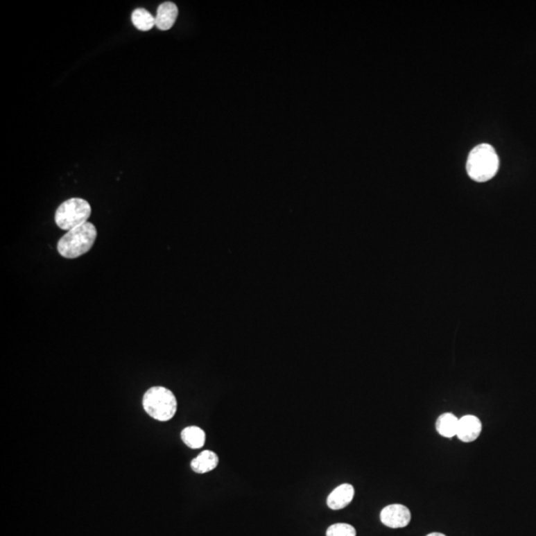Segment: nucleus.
Returning <instances> with one entry per match:
<instances>
[{
	"mask_svg": "<svg viewBox=\"0 0 536 536\" xmlns=\"http://www.w3.org/2000/svg\"><path fill=\"white\" fill-rule=\"evenodd\" d=\"M98 232L92 223L75 227L67 232L65 236L60 239L58 252L65 259H73L86 254L94 247Z\"/></svg>",
	"mask_w": 536,
	"mask_h": 536,
	"instance_id": "obj_1",
	"label": "nucleus"
},
{
	"mask_svg": "<svg viewBox=\"0 0 536 536\" xmlns=\"http://www.w3.org/2000/svg\"><path fill=\"white\" fill-rule=\"evenodd\" d=\"M500 166L498 154L490 144H480L469 154L467 172L474 181L487 182L494 178Z\"/></svg>",
	"mask_w": 536,
	"mask_h": 536,
	"instance_id": "obj_2",
	"label": "nucleus"
},
{
	"mask_svg": "<svg viewBox=\"0 0 536 536\" xmlns=\"http://www.w3.org/2000/svg\"><path fill=\"white\" fill-rule=\"evenodd\" d=\"M142 406L153 420H171L177 411V399L174 393L163 386H153L144 393Z\"/></svg>",
	"mask_w": 536,
	"mask_h": 536,
	"instance_id": "obj_3",
	"label": "nucleus"
},
{
	"mask_svg": "<svg viewBox=\"0 0 536 536\" xmlns=\"http://www.w3.org/2000/svg\"><path fill=\"white\" fill-rule=\"evenodd\" d=\"M92 215V207L86 200L72 198L60 205L55 213V222L60 229L71 231L86 224Z\"/></svg>",
	"mask_w": 536,
	"mask_h": 536,
	"instance_id": "obj_4",
	"label": "nucleus"
},
{
	"mask_svg": "<svg viewBox=\"0 0 536 536\" xmlns=\"http://www.w3.org/2000/svg\"><path fill=\"white\" fill-rule=\"evenodd\" d=\"M410 519V510L402 505H388L381 512V522L390 528H406Z\"/></svg>",
	"mask_w": 536,
	"mask_h": 536,
	"instance_id": "obj_5",
	"label": "nucleus"
},
{
	"mask_svg": "<svg viewBox=\"0 0 536 536\" xmlns=\"http://www.w3.org/2000/svg\"><path fill=\"white\" fill-rule=\"evenodd\" d=\"M482 431V423L474 415H466L459 420L457 437L465 443L473 442Z\"/></svg>",
	"mask_w": 536,
	"mask_h": 536,
	"instance_id": "obj_6",
	"label": "nucleus"
},
{
	"mask_svg": "<svg viewBox=\"0 0 536 536\" xmlns=\"http://www.w3.org/2000/svg\"><path fill=\"white\" fill-rule=\"evenodd\" d=\"M355 496V489L349 484H343L329 494L327 505L331 510H338L346 508L353 501Z\"/></svg>",
	"mask_w": 536,
	"mask_h": 536,
	"instance_id": "obj_7",
	"label": "nucleus"
},
{
	"mask_svg": "<svg viewBox=\"0 0 536 536\" xmlns=\"http://www.w3.org/2000/svg\"><path fill=\"white\" fill-rule=\"evenodd\" d=\"M178 16V8L173 2H163L157 9L155 17V26L162 31H166L173 27Z\"/></svg>",
	"mask_w": 536,
	"mask_h": 536,
	"instance_id": "obj_8",
	"label": "nucleus"
},
{
	"mask_svg": "<svg viewBox=\"0 0 536 536\" xmlns=\"http://www.w3.org/2000/svg\"><path fill=\"white\" fill-rule=\"evenodd\" d=\"M218 464V457L213 451H203L191 462V468L197 474H206L215 470Z\"/></svg>",
	"mask_w": 536,
	"mask_h": 536,
	"instance_id": "obj_9",
	"label": "nucleus"
},
{
	"mask_svg": "<svg viewBox=\"0 0 536 536\" xmlns=\"http://www.w3.org/2000/svg\"><path fill=\"white\" fill-rule=\"evenodd\" d=\"M181 438L191 449H200L206 442V433L202 428L189 426L181 432Z\"/></svg>",
	"mask_w": 536,
	"mask_h": 536,
	"instance_id": "obj_10",
	"label": "nucleus"
},
{
	"mask_svg": "<svg viewBox=\"0 0 536 536\" xmlns=\"http://www.w3.org/2000/svg\"><path fill=\"white\" fill-rule=\"evenodd\" d=\"M458 426H459V418H457L454 414L444 413L437 420V431L447 438L457 436Z\"/></svg>",
	"mask_w": 536,
	"mask_h": 536,
	"instance_id": "obj_11",
	"label": "nucleus"
},
{
	"mask_svg": "<svg viewBox=\"0 0 536 536\" xmlns=\"http://www.w3.org/2000/svg\"><path fill=\"white\" fill-rule=\"evenodd\" d=\"M131 21L140 31H149L155 26V17L144 8H137L131 15Z\"/></svg>",
	"mask_w": 536,
	"mask_h": 536,
	"instance_id": "obj_12",
	"label": "nucleus"
},
{
	"mask_svg": "<svg viewBox=\"0 0 536 536\" xmlns=\"http://www.w3.org/2000/svg\"><path fill=\"white\" fill-rule=\"evenodd\" d=\"M327 536H356V531L354 526L348 524H335L327 529Z\"/></svg>",
	"mask_w": 536,
	"mask_h": 536,
	"instance_id": "obj_13",
	"label": "nucleus"
},
{
	"mask_svg": "<svg viewBox=\"0 0 536 536\" xmlns=\"http://www.w3.org/2000/svg\"><path fill=\"white\" fill-rule=\"evenodd\" d=\"M427 536H446V535H443V533H430V535H428Z\"/></svg>",
	"mask_w": 536,
	"mask_h": 536,
	"instance_id": "obj_14",
	"label": "nucleus"
}]
</instances>
